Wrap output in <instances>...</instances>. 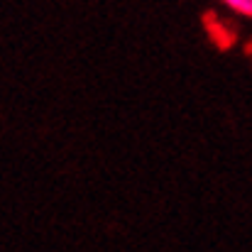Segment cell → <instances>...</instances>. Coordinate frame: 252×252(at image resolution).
<instances>
[{"label": "cell", "mask_w": 252, "mask_h": 252, "mask_svg": "<svg viewBox=\"0 0 252 252\" xmlns=\"http://www.w3.org/2000/svg\"><path fill=\"white\" fill-rule=\"evenodd\" d=\"M230 10H235V12H240V15H248L252 17V0H223Z\"/></svg>", "instance_id": "cell-1"}]
</instances>
